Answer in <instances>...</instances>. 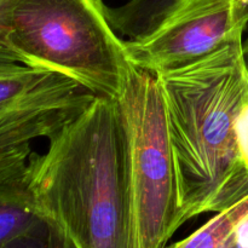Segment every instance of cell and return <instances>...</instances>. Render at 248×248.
<instances>
[{"label": "cell", "instance_id": "1", "mask_svg": "<svg viewBox=\"0 0 248 248\" xmlns=\"http://www.w3.org/2000/svg\"><path fill=\"white\" fill-rule=\"evenodd\" d=\"M166 107L181 224L220 212L248 194L237 116L248 102V64L236 41L184 67L156 74Z\"/></svg>", "mask_w": 248, "mask_h": 248}, {"label": "cell", "instance_id": "2", "mask_svg": "<svg viewBox=\"0 0 248 248\" xmlns=\"http://www.w3.org/2000/svg\"><path fill=\"white\" fill-rule=\"evenodd\" d=\"M44 219L78 248H133L123 121L115 99L93 101L28 161Z\"/></svg>", "mask_w": 248, "mask_h": 248}, {"label": "cell", "instance_id": "3", "mask_svg": "<svg viewBox=\"0 0 248 248\" xmlns=\"http://www.w3.org/2000/svg\"><path fill=\"white\" fill-rule=\"evenodd\" d=\"M4 40L27 64L60 73L110 99L119 98L132 65L102 0H15Z\"/></svg>", "mask_w": 248, "mask_h": 248}, {"label": "cell", "instance_id": "4", "mask_svg": "<svg viewBox=\"0 0 248 248\" xmlns=\"http://www.w3.org/2000/svg\"><path fill=\"white\" fill-rule=\"evenodd\" d=\"M115 101L125 135L133 248H166L182 224L166 107L156 75L131 65Z\"/></svg>", "mask_w": 248, "mask_h": 248}, {"label": "cell", "instance_id": "5", "mask_svg": "<svg viewBox=\"0 0 248 248\" xmlns=\"http://www.w3.org/2000/svg\"><path fill=\"white\" fill-rule=\"evenodd\" d=\"M94 97L70 78L27 64L0 43V170L28 162L34 140H48Z\"/></svg>", "mask_w": 248, "mask_h": 248}, {"label": "cell", "instance_id": "6", "mask_svg": "<svg viewBox=\"0 0 248 248\" xmlns=\"http://www.w3.org/2000/svg\"><path fill=\"white\" fill-rule=\"evenodd\" d=\"M247 23L241 0H182L154 31L124 43L131 64L156 75L241 41Z\"/></svg>", "mask_w": 248, "mask_h": 248}, {"label": "cell", "instance_id": "7", "mask_svg": "<svg viewBox=\"0 0 248 248\" xmlns=\"http://www.w3.org/2000/svg\"><path fill=\"white\" fill-rule=\"evenodd\" d=\"M41 219L29 186L28 162L0 170V248Z\"/></svg>", "mask_w": 248, "mask_h": 248}, {"label": "cell", "instance_id": "8", "mask_svg": "<svg viewBox=\"0 0 248 248\" xmlns=\"http://www.w3.org/2000/svg\"><path fill=\"white\" fill-rule=\"evenodd\" d=\"M182 0H128L118 7L104 4V14L115 31L138 39L154 31Z\"/></svg>", "mask_w": 248, "mask_h": 248}, {"label": "cell", "instance_id": "9", "mask_svg": "<svg viewBox=\"0 0 248 248\" xmlns=\"http://www.w3.org/2000/svg\"><path fill=\"white\" fill-rule=\"evenodd\" d=\"M248 216V194L230 207L216 213L186 239L166 248H232L240 223Z\"/></svg>", "mask_w": 248, "mask_h": 248}, {"label": "cell", "instance_id": "10", "mask_svg": "<svg viewBox=\"0 0 248 248\" xmlns=\"http://www.w3.org/2000/svg\"><path fill=\"white\" fill-rule=\"evenodd\" d=\"M4 248H78L72 240L52 223L41 219L28 232L19 235Z\"/></svg>", "mask_w": 248, "mask_h": 248}, {"label": "cell", "instance_id": "11", "mask_svg": "<svg viewBox=\"0 0 248 248\" xmlns=\"http://www.w3.org/2000/svg\"><path fill=\"white\" fill-rule=\"evenodd\" d=\"M236 140L241 160L248 166V102L240 111L236 120Z\"/></svg>", "mask_w": 248, "mask_h": 248}, {"label": "cell", "instance_id": "12", "mask_svg": "<svg viewBox=\"0 0 248 248\" xmlns=\"http://www.w3.org/2000/svg\"><path fill=\"white\" fill-rule=\"evenodd\" d=\"M235 241L237 248H248V216L237 227Z\"/></svg>", "mask_w": 248, "mask_h": 248}, {"label": "cell", "instance_id": "13", "mask_svg": "<svg viewBox=\"0 0 248 248\" xmlns=\"http://www.w3.org/2000/svg\"><path fill=\"white\" fill-rule=\"evenodd\" d=\"M15 0H0V43H5L4 40V23L7 14L11 9ZM6 44V43H5Z\"/></svg>", "mask_w": 248, "mask_h": 248}, {"label": "cell", "instance_id": "14", "mask_svg": "<svg viewBox=\"0 0 248 248\" xmlns=\"http://www.w3.org/2000/svg\"><path fill=\"white\" fill-rule=\"evenodd\" d=\"M244 52H245V58H246V62L248 64V41H247L246 46H244Z\"/></svg>", "mask_w": 248, "mask_h": 248}, {"label": "cell", "instance_id": "15", "mask_svg": "<svg viewBox=\"0 0 248 248\" xmlns=\"http://www.w3.org/2000/svg\"><path fill=\"white\" fill-rule=\"evenodd\" d=\"M242 2H244V4H247L248 5V0H241Z\"/></svg>", "mask_w": 248, "mask_h": 248}, {"label": "cell", "instance_id": "16", "mask_svg": "<svg viewBox=\"0 0 248 248\" xmlns=\"http://www.w3.org/2000/svg\"><path fill=\"white\" fill-rule=\"evenodd\" d=\"M232 248H237V247H236V246H234V247H232Z\"/></svg>", "mask_w": 248, "mask_h": 248}]
</instances>
